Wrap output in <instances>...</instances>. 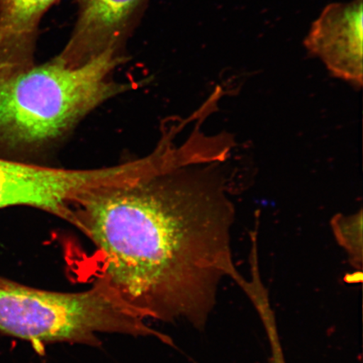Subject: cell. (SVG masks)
<instances>
[{
	"mask_svg": "<svg viewBox=\"0 0 363 363\" xmlns=\"http://www.w3.org/2000/svg\"><path fill=\"white\" fill-rule=\"evenodd\" d=\"M330 225L337 242L348 252L351 262L361 269L362 262V211L352 216L337 215Z\"/></svg>",
	"mask_w": 363,
	"mask_h": 363,
	"instance_id": "obj_8",
	"label": "cell"
},
{
	"mask_svg": "<svg viewBox=\"0 0 363 363\" xmlns=\"http://www.w3.org/2000/svg\"><path fill=\"white\" fill-rule=\"evenodd\" d=\"M12 69H15V67H12L11 66L8 65L6 63H4L0 60V79H1V77L4 74H6V72Z\"/></svg>",
	"mask_w": 363,
	"mask_h": 363,
	"instance_id": "obj_9",
	"label": "cell"
},
{
	"mask_svg": "<svg viewBox=\"0 0 363 363\" xmlns=\"http://www.w3.org/2000/svg\"><path fill=\"white\" fill-rule=\"evenodd\" d=\"M362 0L329 4L313 23L305 42L331 74L354 87L362 85Z\"/></svg>",
	"mask_w": 363,
	"mask_h": 363,
	"instance_id": "obj_5",
	"label": "cell"
},
{
	"mask_svg": "<svg viewBox=\"0 0 363 363\" xmlns=\"http://www.w3.org/2000/svg\"><path fill=\"white\" fill-rule=\"evenodd\" d=\"M234 135L204 130L184 160L157 174L98 190L72 208L70 224L97 250L96 280L144 320L201 329L233 260L230 195Z\"/></svg>",
	"mask_w": 363,
	"mask_h": 363,
	"instance_id": "obj_1",
	"label": "cell"
},
{
	"mask_svg": "<svg viewBox=\"0 0 363 363\" xmlns=\"http://www.w3.org/2000/svg\"><path fill=\"white\" fill-rule=\"evenodd\" d=\"M146 0H79L69 40L56 57L68 67L84 65L107 50L121 51Z\"/></svg>",
	"mask_w": 363,
	"mask_h": 363,
	"instance_id": "obj_6",
	"label": "cell"
},
{
	"mask_svg": "<svg viewBox=\"0 0 363 363\" xmlns=\"http://www.w3.org/2000/svg\"><path fill=\"white\" fill-rule=\"evenodd\" d=\"M125 61L111 49L79 67L55 57L6 72L0 79V143L31 152L52 146L95 108L133 88L113 79Z\"/></svg>",
	"mask_w": 363,
	"mask_h": 363,
	"instance_id": "obj_2",
	"label": "cell"
},
{
	"mask_svg": "<svg viewBox=\"0 0 363 363\" xmlns=\"http://www.w3.org/2000/svg\"><path fill=\"white\" fill-rule=\"evenodd\" d=\"M84 187V176L78 169H56L0 158V210L27 206L63 220Z\"/></svg>",
	"mask_w": 363,
	"mask_h": 363,
	"instance_id": "obj_4",
	"label": "cell"
},
{
	"mask_svg": "<svg viewBox=\"0 0 363 363\" xmlns=\"http://www.w3.org/2000/svg\"><path fill=\"white\" fill-rule=\"evenodd\" d=\"M58 0H0V60L13 67L33 65L38 26Z\"/></svg>",
	"mask_w": 363,
	"mask_h": 363,
	"instance_id": "obj_7",
	"label": "cell"
},
{
	"mask_svg": "<svg viewBox=\"0 0 363 363\" xmlns=\"http://www.w3.org/2000/svg\"><path fill=\"white\" fill-rule=\"evenodd\" d=\"M0 333L39 345L97 346L104 333L151 335L167 342L98 280L84 292L58 293L0 278Z\"/></svg>",
	"mask_w": 363,
	"mask_h": 363,
	"instance_id": "obj_3",
	"label": "cell"
}]
</instances>
